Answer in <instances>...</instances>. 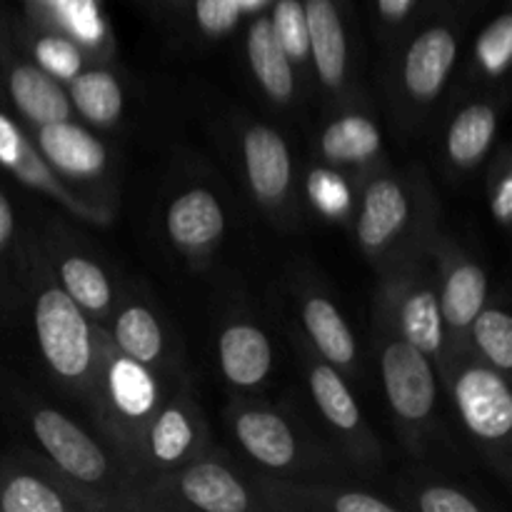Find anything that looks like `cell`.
Masks as SVG:
<instances>
[{
    "label": "cell",
    "instance_id": "d6986e66",
    "mask_svg": "<svg viewBox=\"0 0 512 512\" xmlns=\"http://www.w3.org/2000/svg\"><path fill=\"white\" fill-rule=\"evenodd\" d=\"M73 103L93 123H113L123 110L118 80L105 70L78 73L73 78Z\"/></svg>",
    "mask_w": 512,
    "mask_h": 512
},
{
    "label": "cell",
    "instance_id": "836d02e7",
    "mask_svg": "<svg viewBox=\"0 0 512 512\" xmlns=\"http://www.w3.org/2000/svg\"><path fill=\"white\" fill-rule=\"evenodd\" d=\"M195 15L205 33L223 35L238 23L240 3L238 0H195Z\"/></svg>",
    "mask_w": 512,
    "mask_h": 512
},
{
    "label": "cell",
    "instance_id": "4dcf8cb0",
    "mask_svg": "<svg viewBox=\"0 0 512 512\" xmlns=\"http://www.w3.org/2000/svg\"><path fill=\"white\" fill-rule=\"evenodd\" d=\"M478 53L485 68L493 75L503 73L510 63L512 55V18L508 13L500 15L498 20L485 28V33L478 40Z\"/></svg>",
    "mask_w": 512,
    "mask_h": 512
},
{
    "label": "cell",
    "instance_id": "ba28073f",
    "mask_svg": "<svg viewBox=\"0 0 512 512\" xmlns=\"http://www.w3.org/2000/svg\"><path fill=\"white\" fill-rule=\"evenodd\" d=\"M40 148L55 168L68 175H78V178L100 173L105 165L103 143L78 125H70L68 120L43 125Z\"/></svg>",
    "mask_w": 512,
    "mask_h": 512
},
{
    "label": "cell",
    "instance_id": "f35d334b",
    "mask_svg": "<svg viewBox=\"0 0 512 512\" xmlns=\"http://www.w3.org/2000/svg\"><path fill=\"white\" fill-rule=\"evenodd\" d=\"M13 235V208H10L8 198L0 193V248L10 240Z\"/></svg>",
    "mask_w": 512,
    "mask_h": 512
},
{
    "label": "cell",
    "instance_id": "8fae6325",
    "mask_svg": "<svg viewBox=\"0 0 512 512\" xmlns=\"http://www.w3.org/2000/svg\"><path fill=\"white\" fill-rule=\"evenodd\" d=\"M8 85L20 113H25L35 123L48 125L58 123V120H68V95L63 93V88L45 70L33 68V65H18L10 73Z\"/></svg>",
    "mask_w": 512,
    "mask_h": 512
},
{
    "label": "cell",
    "instance_id": "7c38bea8",
    "mask_svg": "<svg viewBox=\"0 0 512 512\" xmlns=\"http://www.w3.org/2000/svg\"><path fill=\"white\" fill-rule=\"evenodd\" d=\"M408 220V198L393 180H375L368 188L360 213L358 235L368 248L388 243Z\"/></svg>",
    "mask_w": 512,
    "mask_h": 512
},
{
    "label": "cell",
    "instance_id": "4316f807",
    "mask_svg": "<svg viewBox=\"0 0 512 512\" xmlns=\"http://www.w3.org/2000/svg\"><path fill=\"white\" fill-rule=\"evenodd\" d=\"M475 340L500 370L512 368V320L503 310H480L475 315Z\"/></svg>",
    "mask_w": 512,
    "mask_h": 512
},
{
    "label": "cell",
    "instance_id": "2e32d148",
    "mask_svg": "<svg viewBox=\"0 0 512 512\" xmlns=\"http://www.w3.org/2000/svg\"><path fill=\"white\" fill-rule=\"evenodd\" d=\"M305 328L330 363L348 365L355 355V340L338 308L325 298H310L303 310Z\"/></svg>",
    "mask_w": 512,
    "mask_h": 512
},
{
    "label": "cell",
    "instance_id": "1f68e13d",
    "mask_svg": "<svg viewBox=\"0 0 512 512\" xmlns=\"http://www.w3.org/2000/svg\"><path fill=\"white\" fill-rule=\"evenodd\" d=\"M53 8L63 23L85 43H95L103 35V20L95 0H55Z\"/></svg>",
    "mask_w": 512,
    "mask_h": 512
},
{
    "label": "cell",
    "instance_id": "5bb4252c",
    "mask_svg": "<svg viewBox=\"0 0 512 512\" xmlns=\"http://www.w3.org/2000/svg\"><path fill=\"white\" fill-rule=\"evenodd\" d=\"M183 495L200 510L243 512L248 510V493L225 468L215 463H200L183 475Z\"/></svg>",
    "mask_w": 512,
    "mask_h": 512
},
{
    "label": "cell",
    "instance_id": "6da1fadb",
    "mask_svg": "<svg viewBox=\"0 0 512 512\" xmlns=\"http://www.w3.org/2000/svg\"><path fill=\"white\" fill-rule=\"evenodd\" d=\"M40 348L55 373L78 378L90 365L88 323L78 303L65 290H45L35 305Z\"/></svg>",
    "mask_w": 512,
    "mask_h": 512
},
{
    "label": "cell",
    "instance_id": "277c9868",
    "mask_svg": "<svg viewBox=\"0 0 512 512\" xmlns=\"http://www.w3.org/2000/svg\"><path fill=\"white\" fill-rule=\"evenodd\" d=\"M33 428L50 458L68 475L83 483H98L108 470L105 455L78 425L70 423L55 410H40L33 418Z\"/></svg>",
    "mask_w": 512,
    "mask_h": 512
},
{
    "label": "cell",
    "instance_id": "60d3db41",
    "mask_svg": "<svg viewBox=\"0 0 512 512\" xmlns=\"http://www.w3.org/2000/svg\"><path fill=\"white\" fill-rule=\"evenodd\" d=\"M40 3H48V5H53V3H55V0H40Z\"/></svg>",
    "mask_w": 512,
    "mask_h": 512
},
{
    "label": "cell",
    "instance_id": "ab89813d",
    "mask_svg": "<svg viewBox=\"0 0 512 512\" xmlns=\"http://www.w3.org/2000/svg\"><path fill=\"white\" fill-rule=\"evenodd\" d=\"M238 3H240V10H243V8H250V5H260L263 0H238Z\"/></svg>",
    "mask_w": 512,
    "mask_h": 512
},
{
    "label": "cell",
    "instance_id": "603a6c76",
    "mask_svg": "<svg viewBox=\"0 0 512 512\" xmlns=\"http://www.w3.org/2000/svg\"><path fill=\"white\" fill-rule=\"evenodd\" d=\"M310 388H313L315 400H318L320 410H323L330 423L343 430H353L358 425V405H355L353 395H350V390L345 388V383L333 368H325V365L315 368L313 375H310Z\"/></svg>",
    "mask_w": 512,
    "mask_h": 512
},
{
    "label": "cell",
    "instance_id": "83f0119b",
    "mask_svg": "<svg viewBox=\"0 0 512 512\" xmlns=\"http://www.w3.org/2000/svg\"><path fill=\"white\" fill-rule=\"evenodd\" d=\"M0 508L5 512H63L65 503L53 488L40 483L38 478L18 475L5 485Z\"/></svg>",
    "mask_w": 512,
    "mask_h": 512
},
{
    "label": "cell",
    "instance_id": "d4e9b609",
    "mask_svg": "<svg viewBox=\"0 0 512 512\" xmlns=\"http://www.w3.org/2000/svg\"><path fill=\"white\" fill-rule=\"evenodd\" d=\"M65 293L88 310H105L110 303V283L103 270L85 258H68L60 268Z\"/></svg>",
    "mask_w": 512,
    "mask_h": 512
},
{
    "label": "cell",
    "instance_id": "30bf717a",
    "mask_svg": "<svg viewBox=\"0 0 512 512\" xmlns=\"http://www.w3.org/2000/svg\"><path fill=\"white\" fill-rule=\"evenodd\" d=\"M223 228V208L208 190H190L168 210V233L183 248H203L213 243Z\"/></svg>",
    "mask_w": 512,
    "mask_h": 512
},
{
    "label": "cell",
    "instance_id": "7a4b0ae2",
    "mask_svg": "<svg viewBox=\"0 0 512 512\" xmlns=\"http://www.w3.org/2000/svg\"><path fill=\"white\" fill-rule=\"evenodd\" d=\"M385 393L395 413L405 420H420L433 410L435 378L428 360L415 345L390 343L383 353Z\"/></svg>",
    "mask_w": 512,
    "mask_h": 512
},
{
    "label": "cell",
    "instance_id": "f1b7e54d",
    "mask_svg": "<svg viewBox=\"0 0 512 512\" xmlns=\"http://www.w3.org/2000/svg\"><path fill=\"white\" fill-rule=\"evenodd\" d=\"M270 25H273L275 40L288 58L300 60L308 55V18H305V8L300 0H278Z\"/></svg>",
    "mask_w": 512,
    "mask_h": 512
},
{
    "label": "cell",
    "instance_id": "44dd1931",
    "mask_svg": "<svg viewBox=\"0 0 512 512\" xmlns=\"http://www.w3.org/2000/svg\"><path fill=\"white\" fill-rule=\"evenodd\" d=\"M115 338L125 355L138 363H153L163 348V333H160L158 320L145 308L125 310L115 325Z\"/></svg>",
    "mask_w": 512,
    "mask_h": 512
},
{
    "label": "cell",
    "instance_id": "4fadbf2b",
    "mask_svg": "<svg viewBox=\"0 0 512 512\" xmlns=\"http://www.w3.org/2000/svg\"><path fill=\"white\" fill-rule=\"evenodd\" d=\"M238 438L243 448L270 468H285L295 458V438L288 425L273 413L253 410L238 418Z\"/></svg>",
    "mask_w": 512,
    "mask_h": 512
},
{
    "label": "cell",
    "instance_id": "52a82bcc",
    "mask_svg": "<svg viewBox=\"0 0 512 512\" xmlns=\"http://www.w3.org/2000/svg\"><path fill=\"white\" fill-rule=\"evenodd\" d=\"M245 165L255 193L265 200L280 198L290 185V155L283 138L265 125L245 133Z\"/></svg>",
    "mask_w": 512,
    "mask_h": 512
},
{
    "label": "cell",
    "instance_id": "5b68a950",
    "mask_svg": "<svg viewBox=\"0 0 512 512\" xmlns=\"http://www.w3.org/2000/svg\"><path fill=\"white\" fill-rule=\"evenodd\" d=\"M458 55V43L448 28H430L410 45L405 55V85L420 100L440 93Z\"/></svg>",
    "mask_w": 512,
    "mask_h": 512
},
{
    "label": "cell",
    "instance_id": "8992f818",
    "mask_svg": "<svg viewBox=\"0 0 512 512\" xmlns=\"http://www.w3.org/2000/svg\"><path fill=\"white\" fill-rule=\"evenodd\" d=\"M303 8L318 73L325 85L335 88L343 83L345 63H348V45H345V30L338 8L333 0H305Z\"/></svg>",
    "mask_w": 512,
    "mask_h": 512
},
{
    "label": "cell",
    "instance_id": "7402d4cb",
    "mask_svg": "<svg viewBox=\"0 0 512 512\" xmlns=\"http://www.w3.org/2000/svg\"><path fill=\"white\" fill-rule=\"evenodd\" d=\"M110 388L120 410L128 415H145L155 405V383L145 373L143 363L128 358L118 360L110 370Z\"/></svg>",
    "mask_w": 512,
    "mask_h": 512
},
{
    "label": "cell",
    "instance_id": "f546056e",
    "mask_svg": "<svg viewBox=\"0 0 512 512\" xmlns=\"http://www.w3.org/2000/svg\"><path fill=\"white\" fill-rule=\"evenodd\" d=\"M153 453L155 458H160L163 463H173V460L183 458L188 445L193 443V428H190L185 413H180L178 408H168L158 418L153 428Z\"/></svg>",
    "mask_w": 512,
    "mask_h": 512
},
{
    "label": "cell",
    "instance_id": "9a60e30c",
    "mask_svg": "<svg viewBox=\"0 0 512 512\" xmlns=\"http://www.w3.org/2000/svg\"><path fill=\"white\" fill-rule=\"evenodd\" d=\"M248 55L260 85L275 100H288L293 93V68L290 58L273 35L268 18H258L248 33Z\"/></svg>",
    "mask_w": 512,
    "mask_h": 512
},
{
    "label": "cell",
    "instance_id": "cb8c5ba5",
    "mask_svg": "<svg viewBox=\"0 0 512 512\" xmlns=\"http://www.w3.org/2000/svg\"><path fill=\"white\" fill-rule=\"evenodd\" d=\"M443 315H440L438 298L428 290L413 295L403 308V330L410 345L420 353H435L443 340Z\"/></svg>",
    "mask_w": 512,
    "mask_h": 512
},
{
    "label": "cell",
    "instance_id": "e0dca14e",
    "mask_svg": "<svg viewBox=\"0 0 512 512\" xmlns=\"http://www.w3.org/2000/svg\"><path fill=\"white\" fill-rule=\"evenodd\" d=\"M498 118L490 105H470L453 120L448 133V153L455 163L470 165L480 160L493 143Z\"/></svg>",
    "mask_w": 512,
    "mask_h": 512
},
{
    "label": "cell",
    "instance_id": "9c48e42d",
    "mask_svg": "<svg viewBox=\"0 0 512 512\" xmlns=\"http://www.w3.org/2000/svg\"><path fill=\"white\" fill-rule=\"evenodd\" d=\"M220 363L230 383L250 388L268 375L273 350L263 330L253 325H233L220 338Z\"/></svg>",
    "mask_w": 512,
    "mask_h": 512
},
{
    "label": "cell",
    "instance_id": "e575fe53",
    "mask_svg": "<svg viewBox=\"0 0 512 512\" xmlns=\"http://www.w3.org/2000/svg\"><path fill=\"white\" fill-rule=\"evenodd\" d=\"M420 508L425 512H478V505L463 493L450 488H430L420 495Z\"/></svg>",
    "mask_w": 512,
    "mask_h": 512
},
{
    "label": "cell",
    "instance_id": "8d00e7d4",
    "mask_svg": "<svg viewBox=\"0 0 512 512\" xmlns=\"http://www.w3.org/2000/svg\"><path fill=\"white\" fill-rule=\"evenodd\" d=\"M415 0H378V8L385 20H400L410 13Z\"/></svg>",
    "mask_w": 512,
    "mask_h": 512
},
{
    "label": "cell",
    "instance_id": "ffe728a7",
    "mask_svg": "<svg viewBox=\"0 0 512 512\" xmlns=\"http://www.w3.org/2000/svg\"><path fill=\"white\" fill-rule=\"evenodd\" d=\"M378 148V128L363 115H348V118L335 120L323 135V153L330 160L353 163V160L370 158V155L378 153Z\"/></svg>",
    "mask_w": 512,
    "mask_h": 512
},
{
    "label": "cell",
    "instance_id": "484cf974",
    "mask_svg": "<svg viewBox=\"0 0 512 512\" xmlns=\"http://www.w3.org/2000/svg\"><path fill=\"white\" fill-rule=\"evenodd\" d=\"M0 163L8 165L10 170H15V175L23 178L25 183L38 185V188L58 190L55 188L53 178L45 173L38 155L30 150V145L25 143L23 135L18 133V128H15L5 115H0Z\"/></svg>",
    "mask_w": 512,
    "mask_h": 512
},
{
    "label": "cell",
    "instance_id": "74e56055",
    "mask_svg": "<svg viewBox=\"0 0 512 512\" xmlns=\"http://www.w3.org/2000/svg\"><path fill=\"white\" fill-rule=\"evenodd\" d=\"M493 208L503 220L510 218V213H512V180L510 178H505L503 183H500L498 195H495V200H493Z\"/></svg>",
    "mask_w": 512,
    "mask_h": 512
},
{
    "label": "cell",
    "instance_id": "d590c367",
    "mask_svg": "<svg viewBox=\"0 0 512 512\" xmlns=\"http://www.w3.org/2000/svg\"><path fill=\"white\" fill-rule=\"evenodd\" d=\"M338 512H393L388 503L365 493H345L335 500Z\"/></svg>",
    "mask_w": 512,
    "mask_h": 512
},
{
    "label": "cell",
    "instance_id": "ac0fdd59",
    "mask_svg": "<svg viewBox=\"0 0 512 512\" xmlns=\"http://www.w3.org/2000/svg\"><path fill=\"white\" fill-rule=\"evenodd\" d=\"M488 278L478 265H460L445 283L440 315L455 328H465L483 310Z\"/></svg>",
    "mask_w": 512,
    "mask_h": 512
},
{
    "label": "cell",
    "instance_id": "d6a6232c",
    "mask_svg": "<svg viewBox=\"0 0 512 512\" xmlns=\"http://www.w3.org/2000/svg\"><path fill=\"white\" fill-rule=\"evenodd\" d=\"M35 55H38V63L58 78H75L83 65L78 48L70 40L55 38V35L40 38L35 45Z\"/></svg>",
    "mask_w": 512,
    "mask_h": 512
},
{
    "label": "cell",
    "instance_id": "3957f363",
    "mask_svg": "<svg viewBox=\"0 0 512 512\" xmlns=\"http://www.w3.org/2000/svg\"><path fill=\"white\" fill-rule=\"evenodd\" d=\"M460 415L475 435L485 440L505 438L512 428V398L505 380L493 370L470 368L455 385Z\"/></svg>",
    "mask_w": 512,
    "mask_h": 512
}]
</instances>
